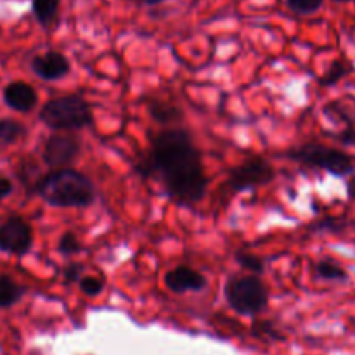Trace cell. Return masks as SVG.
Wrapping results in <instances>:
<instances>
[{"label": "cell", "mask_w": 355, "mask_h": 355, "mask_svg": "<svg viewBox=\"0 0 355 355\" xmlns=\"http://www.w3.org/2000/svg\"><path fill=\"white\" fill-rule=\"evenodd\" d=\"M3 101L7 106L19 113H28L38 103V96L31 85L24 82H12L3 90Z\"/></svg>", "instance_id": "obj_11"}, {"label": "cell", "mask_w": 355, "mask_h": 355, "mask_svg": "<svg viewBox=\"0 0 355 355\" xmlns=\"http://www.w3.org/2000/svg\"><path fill=\"white\" fill-rule=\"evenodd\" d=\"M12 193V182L6 177H0V203Z\"/></svg>", "instance_id": "obj_24"}, {"label": "cell", "mask_w": 355, "mask_h": 355, "mask_svg": "<svg viewBox=\"0 0 355 355\" xmlns=\"http://www.w3.org/2000/svg\"><path fill=\"white\" fill-rule=\"evenodd\" d=\"M151 149L135 165V172L162 182L165 194L180 207H193L208 187L203 156L193 135L184 128H165L149 139Z\"/></svg>", "instance_id": "obj_1"}, {"label": "cell", "mask_w": 355, "mask_h": 355, "mask_svg": "<svg viewBox=\"0 0 355 355\" xmlns=\"http://www.w3.org/2000/svg\"><path fill=\"white\" fill-rule=\"evenodd\" d=\"M286 7L298 16H312L322 9L324 0H284Z\"/></svg>", "instance_id": "obj_19"}, {"label": "cell", "mask_w": 355, "mask_h": 355, "mask_svg": "<svg viewBox=\"0 0 355 355\" xmlns=\"http://www.w3.org/2000/svg\"><path fill=\"white\" fill-rule=\"evenodd\" d=\"M83 267L80 263H68L62 270V276H64L66 283H80L82 281Z\"/></svg>", "instance_id": "obj_22"}, {"label": "cell", "mask_w": 355, "mask_h": 355, "mask_svg": "<svg viewBox=\"0 0 355 355\" xmlns=\"http://www.w3.org/2000/svg\"><path fill=\"white\" fill-rule=\"evenodd\" d=\"M225 300L229 307L239 315L262 314L269 305V290L266 283L257 276H232L224 286Z\"/></svg>", "instance_id": "obj_4"}, {"label": "cell", "mask_w": 355, "mask_h": 355, "mask_svg": "<svg viewBox=\"0 0 355 355\" xmlns=\"http://www.w3.org/2000/svg\"><path fill=\"white\" fill-rule=\"evenodd\" d=\"M42 123L54 130H80L92 123V110L78 94L55 97L42 106L38 114Z\"/></svg>", "instance_id": "obj_3"}, {"label": "cell", "mask_w": 355, "mask_h": 355, "mask_svg": "<svg viewBox=\"0 0 355 355\" xmlns=\"http://www.w3.org/2000/svg\"><path fill=\"white\" fill-rule=\"evenodd\" d=\"M347 194H349L350 200L355 201V175L347 182Z\"/></svg>", "instance_id": "obj_26"}, {"label": "cell", "mask_w": 355, "mask_h": 355, "mask_svg": "<svg viewBox=\"0 0 355 355\" xmlns=\"http://www.w3.org/2000/svg\"><path fill=\"white\" fill-rule=\"evenodd\" d=\"M24 288L6 274H0V309H9L21 300Z\"/></svg>", "instance_id": "obj_14"}, {"label": "cell", "mask_w": 355, "mask_h": 355, "mask_svg": "<svg viewBox=\"0 0 355 355\" xmlns=\"http://www.w3.org/2000/svg\"><path fill=\"white\" fill-rule=\"evenodd\" d=\"M274 177H276L274 166L266 158L252 156V158H248L229 172L227 186L234 193H241V191L255 189L259 186L270 184Z\"/></svg>", "instance_id": "obj_6"}, {"label": "cell", "mask_w": 355, "mask_h": 355, "mask_svg": "<svg viewBox=\"0 0 355 355\" xmlns=\"http://www.w3.org/2000/svg\"><path fill=\"white\" fill-rule=\"evenodd\" d=\"M350 71H352V66H350L349 62L343 61V59H336V61L331 62L328 71L319 78V83H321L322 87H331L335 85V83H338L343 76L349 75Z\"/></svg>", "instance_id": "obj_17"}, {"label": "cell", "mask_w": 355, "mask_h": 355, "mask_svg": "<svg viewBox=\"0 0 355 355\" xmlns=\"http://www.w3.org/2000/svg\"><path fill=\"white\" fill-rule=\"evenodd\" d=\"M234 260L246 270V272L253 274V276H260L266 270V262L260 257L252 255L248 252H236Z\"/></svg>", "instance_id": "obj_18"}, {"label": "cell", "mask_w": 355, "mask_h": 355, "mask_svg": "<svg viewBox=\"0 0 355 355\" xmlns=\"http://www.w3.org/2000/svg\"><path fill=\"white\" fill-rule=\"evenodd\" d=\"M80 149H82V144L76 135L54 134L45 142L42 158L45 165L51 166L52 170L69 168V165L78 158Z\"/></svg>", "instance_id": "obj_7"}, {"label": "cell", "mask_w": 355, "mask_h": 355, "mask_svg": "<svg viewBox=\"0 0 355 355\" xmlns=\"http://www.w3.org/2000/svg\"><path fill=\"white\" fill-rule=\"evenodd\" d=\"M165 286L173 293L201 291L207 286V277L187 266H179L165 274Z\"/></svg>", "instance_id": "obj_10"}, {"label": "cell", "mask_w": 355, "mask_h": 355, "mask_svg": "<svg viewBox=\"0 0 355 355\" xmlns=\"http://www.w3.org/2000/svg\"><path fill=\"white\" fill-rule=\"evenodd\" d=\"M80 290L87 297H99L104 290V279L94 276H85L80 281Z\"/></svg>", "instance_id": "obj_21"}, {"label": "cell", "mask_w": 355, "mask_h": 355, "mask_svg": "<svg viewBox=\"0 0 355 355\" xmlns=\"http://www.w3.org/2000/svg\"><path fill=\"white\" fill-rule=\"evenodd\" d=\"M128 2L135 3V6L139 7H155V6H159V3H163L165 0H128Z\"/></svg>", "instance_id": "obj_25"}, {"label": "cell", "mask_w": 355, "mask_h": 355, "mask_svg": "<svg viewBox=\"0 0 355 355\" xmlns=\"http://www.w3.org/2000/svg\"><path fill=\"white\" fill-rule=\"evenodd\" d=\"M58 252L64 257L78 255L82 252V243L75 236V232H64L58 243Z\"/></svg>", "instance_id": "obj_20"}, {"label": "cell", "mask_w": 355, "mask_h": 355, "mask_svg": "<svg viewBox=\"0 0 355 355\" xmlns=\"http://www.w3.org/2000/svg\"><path fill=\"white\" fill-rule=\"evenodd\" d=\"M315 276L324 281H347L349 274L340 263H336L331 259H322L315 266Z\"/></svg>", "instance_id": "obj_15"}, {"label": "cell", "mask_w": 355, "mask_h": 355, "mask_svg": "<svg viewBox=\"0 0 355 355\" xmlns=\"http://www.w3.org/2000/svg\"><path fill=\"white\" fill-rule=\"evenodd\" d=\"M333 137L338 142H342L343 146H355V128H347V130L336 132V134H333Z\"/></svg>", "instance_id": "obj_23"}, {"label": "cell", "mask_w": 355, "mask_h": 355, "mask_svg": "<svg viewBox=\"0 0 355 355\" xmlns=\"http://www.w3.org/2000/svg\"><path fill=\"white\" fill-rule=\"evenodd\" d=\"M31 69L35 75L47 82L64 78L69 73V61L64 54L58 51H49L45 54L35 55L31 59Z\"/></svg>", "instance_id": "obj_9"}, {"label": "cell", "mask_w": 355, "mask_h": 355, "mask_svg": "<svg viewBox=\"0 0 355 355\" xmlns=\"http://www.w3.org/2000/svg\"><path fill=\"white\" fill-rule=\"evenodd\" d=\"M35 17L44 28H51L58 23L61 0H31Z\"/></svg>", "instance_id": "obj_13"}, {"label": "cell", "mask_w": 355, "mask_h": 355, "mask_svg": "<svg viewBox=\"0 0 355 355\" xmlns=\"http://www.w3.org/2000/svg\"><path fill=\"white\" fill-rule=\"evenodd\" d=\"M331 2H335V3H347V2H352V3H355V0H331Z\"/></svg>", "instance_id": "obj_27"}, {"label": "cell", "mask_w": 355, "mask_h": 355, "mask_svg": "<svg viewBox=\"0 0 355 355\" xmlns=\"http://www.w3.org/2000/svg\"><path fill=\"white\" fill-rule=\"evenodd\" d=\"M38 196L58 208H85L96 201L92 180L73 168L52 170L37 182Z\"/></svg>", "instance_id": "obj_2"}, {"label": "cell", "mask_w": 355, "mask_h": 355, "mask_svg": "<svg viewBox=\"0 0 355 355\" xmlns=\"http://www.w3.org/2000/svg\"><path fill=\"white\" fill-rule=\"evenodd\" d=\"M149 113H151L153 120L162 125L180 123L184 120V111L179 106H173V104L165 103V101H151Z\"/></svg>", "instance_id": "obj_12"}, {"label": "cell", "mask_w": 355, "mask_h": 355, "mask_svg": "<svg viewBox=\"0 0 355 355\" xmlns=\"http://www.w3.org/2000/svg\"><path fill=\"white\" fill-rule=\"evenodd\" d=\"M33 245L31 225L21 217H12L0 225V252L24 255Z\"/></svg>", "instance_id": "obj_8"}, {"label": "cell", "mask_w": 355, "mask_h": 355, "mask_svg": "<svg viewBox=\"0 0 355 355\" xmlns=\"http://www.w3.org/2000/svg\"><path fill=\"white\" fill-rule=\"evenodd\" d=\"M288 158L302 165L321 168L335 177H347L354 172V159L345 151L329 148L321 142H307L288 151Z\"/></svg>", "instance_id": "obj_5"}, {"label": "cell", "mask_w": 355, "mask_h": 355, "mask_svg": "<svg viewBox=\"0 0 355 355\" xmlns=\"http://www.w3.org/2000/svg\"><path fill=\"white\" fill-rule=\"evenodd\" d=\"M24 134H26V128L19 121L12 120V118H2L0 120V142L12 144V142L19 141Z\"/></svg>", "instance_id": "obj_16"}]
</instances>
